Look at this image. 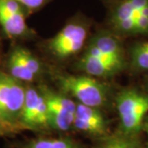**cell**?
I'll return each instance as SVG.
<instances>
[{
    "label": "cell",
    "mask_w": 148,
    "mask_h": 148,
    "mask_svg": "<svg viewBox=\"0 0 148 148\" xmlns=\"http://www.w3.org/2000/svg\"><path fill=\"white\" fill-rule=\"evenodd\" d=\"M53 78L61 92L75 98L78 103L101 109L107 106L111 86L89 75H73L55 72Z\"/></svg>",
    "instance_id": "1"
},
{
    "label": "cell",
    "mask_w": 148,
    "mask_h": 148,
    "mask_svg": "<svg viewBox=\"0 0 148 148\" xmlns=\"http://www.w3.org/2000/svg\"><path fill=\"white\" fill-rule=\"evenodd\" d=\"M114 101L119 119L118 129L128 134H141L148 114V94L135 88H123Z\"/></svg>",
    "instance_id": "2"
},
{
    "label": "cell",
    "mask_w": 148,
    "mask_h": 148,
    "mask_svg": "<svg viewBox=\"0 0 148 148\" xmlns=\"http://www.w3.org/2000/svg\"><path fill=\"white\" fill-rule=\"evenodd\" d=\"M90 22L84 16H74L46 44L48 51L58 60L77 54L86 45Z\"/></svg>",
    "instance_id": "3"
},
{
    "label": "cell",
    "mask_w": 148,
    "mask_h": 148,
    "mask_svg": "<svg viewBox=\"0 0 148 148\" xmlns=\"http://www.w3.org/2000/svg\"><path fill=\"white\" fill-rule=\"evenodd\" d=\"M26 90L25 83L0 71V119L22 129L19 120L24 106Z\"/></svg>",
    "instance_id": "4"
},
{
    "label": "cell",
    "mask_w": 148,
    "mask_h": 148,
    "mask_svg": "<svg viewBox=\"0 0 148 148\" xmlns=\"http://www.w3.org/2000/svg\"><path fill=\"white\" fill-rule=\"evenodd\" d=\"M39 87L47 103L50 130L67 132L73 129L77 103L66 94L52 90L48 86L40 85Z\"/></svg>",
    "instance_id": "5"
},
{
    "label": "cell",
    "mask_w": 148,
    "mask_h": 148,
    "mask_svg": "<svg viewBox=\"0 0 148 148\" xmlns=\"http://www.w3.org/2000/svg\"><path fill=\"white\" fill-rule=\"evenodd\" d=\"M19 123L24 130L37 132L50 131L47 103L39 86L27 85L26 98Z\"/></svg>",
    "instance_id": "6"
},
{
    "label": "cell",
    "mask_w": 148,
    "mask_h": 148,
    "mask_svg": "<svg viewBox=\"0 0 148 148\" xmlns=\"http://www.w3.org/2000/svg\"><path fill=\"white\" fill-rule=\"evenodd\" d=\"M8 73L23 83L30 84L44 72L41 61L27 48L16 45L12 49L7 58Z\"/></svg>",
    "instance_id": "7"
},
{
    "label": "cell",
    "mask_w": 148,
    "mask_h": 148,
    "mask_svg": "<svg viewBox=\"0 0 148 148\" xmlns=\"http://www.w3.org/2000/svg\"><path fill=\"white\" fill-rule=\"evenodd\" d=\"M148 6V0H119L112 4L108 23L110 31L119 36H134L135 23Z\"/></svg>",
    "instance_id": "8"
},
{
    "label": "cell",
    "mask_w": 148,
    "mask_h": 148,
    "mask_svg": "<svg viewBox=\"0 0 148 148\" xmlns=\"http://www.w3.org/2000/svg\"><path fill=\"white\" fill-rule=\"evenodd\" d=\"M73 129L96 141L111 133L110 122L101 109L77 103Z\"/></svg>",
    "instance_id": "9"
},
{
    "label": "cell",
    "mask_w": 148,
    "mask_h": 148,
    "mask_svg": "<svg viewBox=\"0 0 148 148\" xmlns=\"http://www.w3.org/2000/svg\"><path fill=\"white\" fill-rule=\"evenodd\" d=\"M27 16V11L16 1L0 0V28L8 38L17 40L32 36Z\"/></svg>",
    "instance_id": "10"
},
{
    "label": "cell",
    "mask_w": 148,
    "mask_h": 148,
    "mask_svg": "<svg viewBox=\"0 0 148 148\" xmlns=\"http://www.w3.org/2000/svg\"><path fill=\"white\" fill-rule=\"evenodd\" d=\"M83 54L103 58L127 60L120 38L111 31L97 32L88 42Z\"/></svg>",
    "instance_id": "11"
},
{
    "label": "cell",
    "mask_w": 148,
    "mask_h": 148,
    "mask_svg": "<svg viewBox=\"0 0 148 148\" xmlns=\"http://www.w3.org/2000/svg\"><path fill=\"white\" fill-rule=\"evenodd\" d=\"M127 60L103 58L82 54L77 64V70L96 78H107L119 74L127 67Z\"/></svg>",
    "instance_id": "12"
},
{
    "label": "cell",
    "mask_w": 148,
    "mask_h": 148,
    "mask_svg": "<svg viewBox=\"0 0 148 148\" xmlns=\"http://www.w3.org/2000/svg\"><path fill=\"white\" fill-rule=\"evenodd\" d=\"M94 148H146L141 134H128L117 129L98 140Z\"/></svg>",
    "instance_id": "13"
},
{
    "label": "cell",
    "mask_w": 148,
    "mask_h": 148,
    "mask_svg": "<svg viewBox=\"0 0 148 148\" xmlns=\"http://www.w3.org/2000/svg\"><path fill=\"white\" fill-rule=\"evenodd\" d=\"M22 148H82L76 140L68 137L37 138L29 140Z\"/></svg>",
    "instance_id": "14"
},
{
    "label": "cell",
    "mask_w": 148,
    "mask_h": 148,
    "mask_svg": "<svg viewBox=\"0 0 148 148\" xmlns=\"http://www.w3.org/2000/svg\"><path fill=\"white\" fill-rule=\"evenodd\" d=\"M131 65L138 72L148 71V41L133 45L130 51Z\"/></svg>",
    "instance_id": "15"
},
{
    "label": "cell",
    "mask_w": 148,
    "mask_h": 148,
    "mask_svg": "<svg viewBox=\"0 0 148 148\" xmlns=\"http://www.w3.org/2000/svg\"><path fill=\"white\" fill-rule=\"evenodd\" d=\"M20 3L24 9L27 11V14L31 15L37 11L42 9L52 0H14Z\"/></svg>",
    "instance_id": "16"
},
{
    "label": "cell",
    "mask_w": 148,
    "mask_h": 148,
    "mask_svg": "<svg viewBox=\"0 0 148 148\" xmlns=\"http://www.w3.org/2000/svg\"><path fill=\"white\" fill-rule=\"evenodd\" d=\"M21 131H24L21 127L11 124L0 119V138L13 136Z\"/></svg>",
    "instance_id": "17"
},
{
    "label": "cell",
    "mask_w": 148,
    "mask_h": 148,
    "mask_svg": "<svg viewBox=\"0 0 148 148\" xmlns=\"http://www.w3.org/2000/svg\"><path fill=\"white\" fill-rule=\"evenodd\" d=\"M143 132L147 133V142L146 143V148H148V116H147V118L145 119V120L143 122Z\"/></svg>",
    "instance_id": "18"
},
{
    "label": "cell",
    "mask_w": 148,
    "mask_h": 148,
    "mask_svg": "<svg viewBox=\"0 0 148 148\" xmlns=\"http://www.w3.org/2000/svg\"><path fill=\"white\" fill-rule=\"evenodd\" d=\"M103 1L106 2V3H110L111 5H112V4H114V3L118 2L119 0H103Z\"/></svg>",
    "instance_id": "19"
},
{
    "label": "cell",
    "mask_w": 148,
    "mask_h": 148,
    "mask_svg": "<svg viewBox=\"0 0 148 148\" xmlns=\"http://www.w3.org/2000/svg\"><path fill=\"white\" fill-rule=\"evenodd\" d=\"M147 90H148V81H147Z\"/></svg>",
    "instance_id": "20"
}]
</instances>
